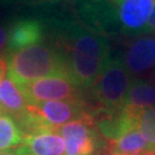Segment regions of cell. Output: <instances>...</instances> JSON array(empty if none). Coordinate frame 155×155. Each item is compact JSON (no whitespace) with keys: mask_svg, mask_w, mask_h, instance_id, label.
Here are the masks:
<instances>
[{"mask_svg":"<svg viewBox=\"0 0 155 155\" xmlns=\"http://www.w3.org/2000/svg\"><path fill=\"white\" fill-rule=\"evenodd\" d=\"M6 75L18 87L40 78L64 76L67 68L61 50L55 45L36 44L7 53Z\"/></svg>","mask_w":155,"mask_h":155,"instance_id":"cell-1","label":"cell"},{"mask_svg":"<svg viewBox=\"0 0 155 155\" xmlns=\"http://www.w3.org/2000/svg\"><path fill=\"white\" fill-rule=\"evenodd\" d=\"M40 20L53 40V45L64 50H71L82 54L107 60L111 56L108 38L90 31L70 14H47Z\"/></svg>","mask_w":155,"mask_h":155,"instance_id":"cell-2","label":"cell"},{"mask_svg":"<svg viewBox=\"0 0 155 155\" xmlns=\"http://www.w3.org/2000/svg\"><path fill=\"white\" fill-rule=\"evenodd\" d=\"M130 85V72L122 58L111 55L102 74L89 90L87 100L93 109V115L122 109L127 104Z\"/></svg>","mask_w":155,"mask_h":155,"instance_id":"cell-3","label":"cell"},{"mask_svg":"<svg viewBox=\"0 0 155 155\" xmlns=\"http://www.w3.org/2000/svg\"><path fill=\"white\" fill-rule=\"evenodd\" d=\"M74 12L92 32L106 38L121 35L115 0H74Z\"/></svg>","mask_w":155,"mask_h":155,"instance_id":"cell-4","label":"cell"},{"mask_svg":"<svg viewBox=\"0 0 155 155\" xmlns=\"http://www.w3.org/2000/svg\"><path fill=\"white\" fill-rule=\"evenodd\" d=\"M55 132L63 138L64 155H100L102 150H107L94 120L72 121L56 127Z\"/></svg>","mask_w":155,"mask_h":155,"instance_id":"cell-5","label":"cell"},{"mask_svg":"<svg viewBox=\"0 0 155 155\" xmlns=\"http://www.w3.org/2000/svg\"><path fill=\"white\" fill-rule=\"evenodd\" d=\"M22 91L29 106H33L53 100H75L87 97L86 91H83L64 76L40 78L31 83L18 87Z\"/></svg>","mask_w":155,"mask_h":155,"instance_id":"cell-6","label":"cell"},{"mask_svg":"<svg viewBox=\"0 0 155 155\" xmlns=\"http://www.w3.org/2000/svg\"><path fill=\"white\" fill-rule=\"evenodd\" d=\"M30 107L53 132L56 127L72 121L93 120V109L87 97L84 99L45 101Z\"/></svg>","mask_w":155,"mask_h":155,"instance_id":"cell-7","label":"cell"},{"mask_svg":"<svg viewBox=\"0 0 155 155\" xmlns=\"http://www.w3.org/2000/svg\"><path fill=\"white\" fill-rule=\"evenodd\" d=\"M59 48L61 50L64 58L68 78H70L83 91L91 89V86L97 82V79L102 74L108 63V60L111 58L110 56L109 59L104 60L85 55L76 51L64 50L61 47Z\"/></svg>","mask_w":155,"mask_h":155,"instance_id":"cell-8","label":"cell"},{"mask_svg":"<svg viewBox=\"0 0 155 155\" xmlns=\"http://www.w3.org/2000/svg\"><path fill=\"white\" fill-rule=\"evenodd\" d=\"M155 0H115L122 36L145 32Z\"/></svg>","mask_w":155,"mask_h":155,"instance_id":"cell-9","label":"cell"},{"mask_svg":"<svg viewBox=\"0 0 155 155\" xmlns=\"http://www.w3.org/2000/svg\"><path fill=\"white\" fill-rule=\"evenodd\" d=\"M45 33V24L40 18H18L8 28V44L6 53L16 52L24 47L39 44L44 39Z\"/></svg>","mask_w":155,"mask_h":155,"instance_id":"cell-10","label":"cell"},{"mask_svg":"<svg viewBox=\"0 0 155 155\" xmlns=\"http://www.w3.org/2000/svg\"><path fill=\"white\" fill-rule=\"evenodd\" d=\"M129 72L141 74L155 67V38L140 37L133 40L124 55Z\"/></svg>","mask_w":155,"mask_h":155,"instance_id":"cell-11","label":"cell"},{"mask_svg":"<svg viewBox=\"0 0 155 155\" xmlns=\"http://www.w3.org/2000/svg\"><path fill=\"white\" fill-rule=\"evenodd\" d=\"M16 155H64V141L56 132L24 136L22 145L15 148Z\"/></svg>","mask_w":155,"mask_h":155,"instance_id":"cell-12","label":"cell"},{"mask_svg":"<svg viewBox=\"0 0 155 155\" xmlns=\"http://www.w3.org/2000/svg\"><path fill=\"white\" fill-rule=\"evenodd\" d=\"M28 102L22 91L6 75L0 78V108L14 120L23 115L28 109Z\"/></svg>","mask_w":155,"mask_h":155,"instance_id":"cell-13","label":"cell"},{"mask_svg":"<svg viewBox=\"0 0 155 155\" xmlns=\"http://www.w3.org/2000/svg\"><path fill=\"white\" fill-rule=\"evenodd\" d=\"M107 150L109 155H147L153 150L136 127L116 140L107 143Z\"/></svg>","mask_w":155,"mask_h":155,"instance_id":"cell-14","label":"cell"},{"mask_svg":"<svg viewBox=\"0 0 155 155\" xmlns=\"http://www.w3.org/2000/svg\"><path fill=\"white\" fill-rule=\"evenodd\" d=\"M24 134L16 121L8 114H0V152L22 145Z\"/></svg>","mask_w":155,"mask_h":155,"instance_id":"cell-15","label":"cell"},{"mask_svg":"<svg viewBox=\"0 0 155 155\" xmlns=\"http://www.w3.org/2000/svg\"><path fill=\"white\" fill-rule=\"evenodd\" d=\"M125 105L137 108L155 107V86L144 79L132 81Z\"/></svg>","mask_w":155,"mask_h":155,"instance_id":"cell-16","label":"cell"},{"mask_svg":"<svg viewBox=\"0 0 155 155\" xmlns=\"http://www.w3.org/2000/svg\"><path fill=\"white\" fill-rule=\"evenodd\" d=\"M138 129L152 150H155V107L141 108L139 113Z\"/></svg>","mask_w":155,"mask_h":155,"instance_id":"cell-17","label":"cell"},{"mask_svg":"<svg viewBox=\"0 0 155 155\" xmlns=\"http://www.w3.org/2000/svg\"><path fill=\"white\" fill-rule=\"evenodd\" d=\"M7 44H8V28L0 24V56L7 52Z\"/></svg>","mask_w":155,"mask_h":155,"instance_id":"cell-18","label":"cell"},{"mask_svg":"<svg viewBox=\"0 0 155 155\" xmlns=\"http://www.w3.org/2000/svg\"><path fill=\"white\" fill-rule=\"evenodd\" d=\"M22 2L30 6H41V5H50V4H55L62 0H21Z\"/></svg>","mask_w":155,"mask_h":155,"instance_id":"cell-19","label":"cell"},{"mask_svg":"<svg viewBox=\"0 0 155 155\" xmlns=\"http://www.w3.org/2000/svg\"><path fill=\"white\" fill-rule=\"evenodd\" d=\"M155 30V1L154 5H153V9H152V14H150V17L148 20V23L145 28V32H150V31H154Z\"/></svg>","mask_w":155,"mask_h":155,"instance_id":"cell-20","label":"cell"},{"mask_svg":"<svg viewBox=\"0 0 155 155\" xmlns=\"http://www.w3.org/2000/svg\"><path fill=\"white\" fill-rule=\"evenodd\" d=\"M6 72V60L4 56H0V78Z\"/></svg>","mask_w":155,"mask_h":155,"instance_id":"cell-21","label":"cell"},{"mask_svg":"<svg viewBox=\"0 0 155 155\" xmlns=\"http://www.w3.org/2000/svg\"><path fill=\"white\" fill-rule=\"evenodd\" d=\"M17 0H0V6H11L15 4Z\"/></svg>","mask_w":155,"mask_h":155,"instance_id":"cell-22","label":"cell"},{"mask_svg":"<svg viewBox=\"0 0 155 155\" xmlns=\"http://www.w3.org/2000/svg\"><path fill=\"white\" fill-rule=\"evenodd\" d=\"M0 155H16L15 150H1L0 152Z\"/></svg>","mask_w":155,"mask_h":155,"instance_id":"cell-23","label":"cell"},{"mask_svg":"<svg viewBox=\"0 0 155 155\" xmlns=\"http://www.w3.org/2000/svg\"><path fill=\"white\" fill-rule=\"evenodd\" d=\"M147 155H155V150H153L152 152H150V153H148Z\"/></svg>","mask_w":155,"mask_h":155,"instance_id":"cell-24","label":"cell"},{"mask_svg":"<svg viewBox=\"0 0 155 155\" xmlns=\"http://www.w3.org/2000/svg\"><path fill=\"white\" fill-rule=\"evenodd\" d=\"M0 114H2V110H1V108H0Z\"/></svg>","mask_w":155,"mask_h":155,"instance_id":"cell-25","label":"cell"}]
</instances>
